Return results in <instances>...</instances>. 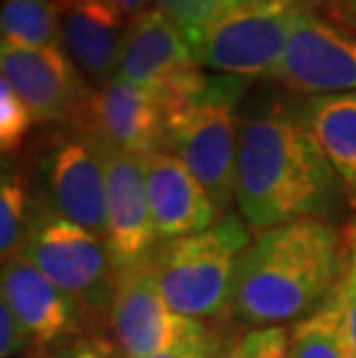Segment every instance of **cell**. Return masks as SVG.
Wrapping results in <instances>:
<instances>
[{"mask_svg": "<svg viewBox=\"0 0 356 358\" xmlns=\"http://www.w3.org/2000/svg\"><path fill=\"white\" fill-rule=\"evenodd\" d=\"M93 141L97 143L107 171V245L113 268L120 271L148 262L155 255L157 234L148 199L146 157L113 148L104 141Z\"/></svg>", "mask_w": 356, "mask_h": 358, "instance_id": "13", "label": "cell"}, {"mask_svg": "<svg viewBox=\"0 0 356 358\" xmlns=\"http://www.w3.org/2000/svg\"><path fill=\"white\" fill-rule=\"evenodd\" d=\"M35 118L7 79H0V148L3 155H14L26 141Z\"/></svg>", "mask_w": 356, "mask_h": 358, "instance_id": "22", "label": "cell"}, {"mask_svg": "<svg viewBox=\"0 0 356 358\" xmlns=\"http://www.w3.org/2000/svg\"><path fill=\"white\" fill-rule=\"evenodd\" d=\"M111 329L127 358H148L180 345L204 329L201 322L178 315L157 285L153 259L116 271Z\"/></svg>", "mask_w": 356, "mask_h": 358, "instance_id": "8", "label": "cell"}, {"mask_svg": "<svg viewBox=\"0 0 356 358\" xmlns=\"http://www.w3.org/2000/svg\"><path fill=\"white\" fill-rule=\"evenodd\" d=\"M63 47L97 88L116 77L130 19L116 0H60Z\"/></svg>", "mask_w": 356, "mask_h": 358, "instance_id": "16", "label": "cell"}, {"mask_svg": "<svg viewBox=\"0 0 356 358\" xmlns=\"http://www.w3.org/2000/svg\"><path fill=\"white\" fill-rule=\"evenodd\" d=\"M255 3H262V0H153V7L162 10L183 30L185 40H192L197 33L222 19L225 14Z\"/></svg>", "mask_w": 356, "mask_h": 358, "instance_id": "21", "label": "cell"}, {"mask_svg": "<svg viewBox=\"0 0 356 358\" xmlns=\"http://www.w3.org/2000/svg\"><path fill=\"white\" fill-rule=\"evenodd\" d=\"M213 342H215V333H211L206 326H204L201 331H197L187 340L180 342V345L166 349V352L153 354L148 358H208L211 349H213Z\"/></svg>", "mask_w": 356, "mask_h": 358, "instance_id": "27", "label": "cell"}, {"mask_svg": "<svg viewBox=\"0 0 356 358\" xmlns=\"http://www.w3.org/2000/svg\"><path fill=\"white\" fill-rule=\"evenodd\" d=\"M0 70L35 123H77L81 118L90 90L65 47H0Z\"/></svg>", "mask_w": 356, "mask_h": 358, "instance_id": "12", "label": "cell"}, {"mask_svg": "<svg viewBox=\"0 0 356 358\" xmlns=\"http://www.w3.org/2000/svg\"><path fill=\"white\" fill-rule=\"evenodd\" d=\"M347 28H352L354 30V33H356V14H354V17L350 19V21H347V24H345Z\"/></svg>", "mask_w": 356, "mask_h": 358, "instance_id": "31", "label": "cell"}, {"mask_svg": "<svg viewBox=\"0 0 356 358\" xmlns=\"http://www.w3.org/2000/svg\"><path fill=\"white\" fill-rule=\"evenodd\" d=\"M146 180L157 241L169 243L206 231L220 220L204 185L169 150L146 157Z\"/></svg>", "mask_w": 356, "mask_h": 358, "instance_id": "15", "label": "cell"}, {"mask_svg": "<svg viewBox=\"0 0 356 358\" xmlns=\"http://www.w3.org/2000/svg\"><path fill=\"white\" fill-rule=\"evenodd\" d=\"M313 0H262L213 21L190 42L197 63L236 79H271L299 14Z\"/></svg>", "mask_w": 356, "mask_h": 358, "instance_id": "6", "label": "cell"}, {"mask_svg": "<svg viewBox=\"0 0 356 358\" xmlns=\"http://www.w3.org/2000/svg\"><path fill=\"white\" fill-rule=\"evenodd\" d=\"M241 347H243V335L234 331L215 333V342L208 358H241Z\"/></svg>", "mask_w": 356, "mask_h": 358, "instance_id": "28", "label": "cell"}, {"mask_svg": "<svg viewBox=\"0 0 356 358\" xmlns=\"http://www.w3.org/2000/svg\"><path fill=\"white\" fill-rule=\"evenodd\" d=\"M350 259H347V268L340 289H343V301H345V312H347V324H350L352 340L356 345V222L350 229Z\"/></svg>", "mask_w": 356, "mask_h": 358, "instance_id": "25", "label": "cell"}, {"mask_svg": "<svg viewBox=\"0 0 356 358\" xmlns=\"http://www.w3.org/2000/svg\"><path fill=\"white\" fill-rule=\"evenodd\" d=\"M287 358H356L340 285L315 312L294 324Z\"/></svg>", "mask_w": 356, "mask_h": 358, "instance_id": "18", "label": "cell"}, {"mask_svg": "<svg viewBox=\"0 0 356 358\" xmlns=\"http://www.w3.org/2000/svg\"><path fill=\"white\" fill-rule=\"evenodd\" d=\"M3 299L24 324L33 358H47L70 347L90 319L70 294L24 257L3 262Z\"/></svg>", "mask_w": 356, "mask_h": 358, "instance_id": "11", "label": "cell"}, {"mask_svg": "<svg viewBox=\"0 0 356 358\" xmlns=\"http://www.w3.org/2000/svg\"><path fill=\"white\" fill-rule=\"evenodd\" d=\"M206 74L183 30L162 10L150 7L130 21L116 79L150 90L162 102L199 86Z\"/></svg>", "mask_w": 356, "mask_h": 358, "instance_id": "9", "label": "cell"}, {"mask_svg": "<svg viewBox=\"0 0 356 358\" xmlns=\"http://www.w3.org/2000/svg\"><path fill=\"white\" fill-rule=\"evenodd\" d=\"M77 129L113 148L148 157L164 150V104L150 90L113 77L90 93Z\"/></svg>", "mask_w": 356, "mask_h": 358, "instance_id": "14", "label": "cell"}, {"mask_svg": "<svg viewBox=\"0 0 356 358\" xmlns=\"http://www.w3.org/2000/svg\"><path fill=\"white\" fill-rule=\"evenodd\" d=\"M320 5L340 24H347L356 14V0H320Z\"/></svg>", "mask_w": 356, "mask_h": 358, "instance_id": "29", "label": "cell"}, {"mask_svg": "<svg viewBox=\"0 0 356 358\" xmlns=\"http://www.w3.org/2000/svg\"><path fill=\"white\" fill-rule=\"evenodd\" d=\"M40 173L51 208L107 241V171L97 143L81 129L60 136L42 155Z\"/></svg>", "mask_w": 356, "mask_h": 358, "instance_id": "10", "label": "cell"}, {"mask_svg": "<svg viewBox=\"0 0 356 358\" xmlns=\"http://www.w3.org/2000/svg\"><path fill=\"white\" fill-rule=\"evenodd\" d=\"M250 227L227 213L206 231L162 243L153 271L166 303L187 319H218L232 310L241 257L250 248Z\"/></svg>", "mask_w": 356, "mask_h": 358, "instance_id": "4", "label": "cell"}, {"mask_svg": "<svg viewBox=\"0 0 356 358\" xmlns=\"http://www.w3.org/2000/svg\"><path fill=\"white\" fill-rule=\"evenodd\" d=\"M24 358H33V356H24Z\"/></svg>", "mask_w": 356, "mask_h": 358, "instance_id": "32", "label": "cell"}, {"mask_svg": "<svg viewBox=\"0 0 356 358\" xmlns=\"http://www.w3.org/2000/svg\"><path fill=\"white\" fill-rule=\"evenodd\" d=\"M30 349L28 333L17 317V312L5 299L0 301V356L3 358H17V354Z\"/></svg>", "mask_w": 356, "mask_h": 358, "instance_id": "24", "label": "cell"}, {"mask_svg": "<svg viewBox=\"0 0 356 358\" xmlns=\"http://www.w3.org/2000/svg\"><path fill=\"white\" fill-rule=\"evenodd\" d=\"M236 206L250 229L324 217L343 201L340 176L297 111L269 109L241 120Z\"/></svg>", "mask_w": 356, "mask_h": 358, "instance_id": "1", "label": "cell"}, {"mask_svg": "<svg viewBox=\"0 0 356 358\" xmlns=\"http://www.w3.org/2000/svg\"><path fill=\"white\" fill-rule=\"evenodd\" d=\"M47 358H120V354L107 338L95 335V338H81L77 342H72L70 347L60 349V352L51 354Z\"/></svg>", "mask_w": 356, "mask_h": 358, "instance_id": "26", "label": "cell"}, {"mask_svg": "<svg viewBox=\"0 0 356 358\" xmlns=\"http://www.w3.org/2000/svg\"><path fill=\"white\" fill-rule=\"evenodd\" d=\"M297 113L329 157L347 203L356 210V90L308 97Z\"/></svg>", "mask_w": 356, "mask_h": 358, "instance_id": "17", "label": "cell"}, {"mask_svg": "<svg viewBox=\"0 0 356 358\" xmlns=\"http://www.w3.org/2000/svg\"><path fill=\"white\" fill-rule=\"evenodd\" d=\"M245 90V79L213 74L204 77L199 86L180 93L164 104L169 150L185 162L201 182L218 217L227 215L236 201V159H238V120L236 106Z\"/></svg>", "mask_w": 356, "mask_h": 358, "instance_id": "3", "label": "cell"}, {"mask_svg": "<svg viewBox=\"0 0 356 358\" xmlns=\"http://www.w3.org/2000/svg\"><path fill=\"white\" fill-rule=\"evenodd\" d=\"M350 241L324 217L259 231L241 257L232 310L255 329L301 322L340 285Z\"/></svg>", "mask_w": 356, "mask_h": 358, "instance_id": "2", "label": "cell"}, {"mask_svg": "<svg viewBox=\"0 0 356 358\" xmlns=\"http://www.w3.org/2000/svg\"><path fill=\"white\" fill-rule=\"evenodd\" d=\"M116 5L125 12V17L132 21V19L141 17L143 12H148L150 5H153V0H116Z\"/></svg>", "mask_w": 356, "mask_h": 358, "instance_id": "30", "label": "cell"}, {"mask_svg": "<svg viewBox=\"0 0 356 358\" xmlns=\"http://www.w3.org/2000/svg\"><path fill=\"white\" fill-rule=\"evenodd\" d=\"M290 333L285 326L273 329H252L243 335L241 358H287Z\"/></svg>", "mask_w": 356, "mask_h": 358, "instance_id": "23", "label": "cell"}, {"mask_svg": "<svg viewBox=\"0 0 356 358\" xmlns=\"http://www.w3.org/2000/svg\"><path fill=\"white\" fill-rule=\"evenodd\" d=\"M3 47H63L60 0H5L0 12Z\"/></svg>", "mask_w": 356, "mask_h": 358, "instance_id": "19", "label": "cell"}, {"mask_svg": "<svg viewBox=\"0 0 356 358\" xmlns=\"http://www.w3.org/2000/svg\"><path fill=\"white\" fill-rule=\"evenodd\" d=\"M30 196L28 185L14 166H3L0 182V255L3 262L19 257L30 227Z\"/></svg>", "mask_w": 356, "mask_h": 358, "instance_id": "20", "label": "cell"}, {"mask_svg": "<svg viewBox=\"0 0 356 358\" xmlns=\"http://www.w3.org/2000/svg\"><path fill=\"white\" fill-rule=\"evenodd\" d=\"M19 257L72 296L90 319L111 315L116 268L107 241L37 203Z\"/></svg>", "mask_w": 356, "mask_h": 358, "instance_id": "5", "label": "cell"}, {"mask_svg": "<svg viewBox=\"0 0 356 358\" xmlns=\"http://www.w3.org/2000/svg\"><path fill=\"white\" fill-rule=\"evenodd\" d=\"M292 93L317 97L356 90V33L322 12L303 7L273 77Z\"/></svg>", "mask_w": 356, "mask_h": 358, "instance_id": "7", "label": "cell"}]
</instances>
